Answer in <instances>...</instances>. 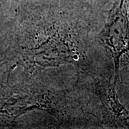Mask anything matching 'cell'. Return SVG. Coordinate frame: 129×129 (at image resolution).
<instances>
[{
    "mask_svg": "<svg viewBox=\"0 0 129 129\" xmlns=\"http://www.w3.org/2000/svg\"><path fill=\"white\" fill-rule=\"evenodd\" d=\"M98 37L102 45L111 51L116 80L120 59L129 52V0H120L114 5Z\"/></svg>",
    "mask_w": 129,
    "mask_h": 129,
    "instance_id": "6da1fadb",
    "label": "cell"
},
{
    "mask_svg": "<svg viewBox=\"0 0 129 129\" xmlns=\"http://www.w3.org/2000/svg\"><path fill=\"white\" fill-rule=\"evenodd\" d=\"M115 85V83H107L98 88L104 115L106 120L116 127L129 128V111L118 101Z\"/></svg>",
    "mask_w": 129,
    "mask_h": 129,
    "instance_id": "7a4b0ae2",
    "label": "cell"
}]
</instances>
